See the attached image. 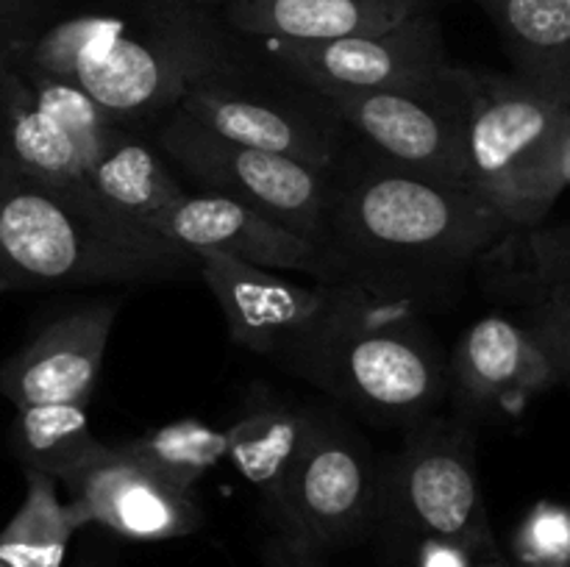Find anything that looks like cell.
Segmentation results:
<instances>
[{
	"mask_svg": "<svg viewBox=\"0 0 570 567\" xmlns=\"http://www.w3.org/2000/svg\"><path fill=\"white\" fill-rule=\"evenodd\" d=\"M245 48L248 37L195 0H6L0 11L6 59L83 89L145 137Z\"/></svg>",
	"mask_w": 570,
	"mask_h": 567,
	"instance_id": "obj_1",
	"label": "cell"
},
{
	"mask_svg": "<svg viewBox=\"0 0 570 567\" xmlns=\"http://www.w3.org/2000/svg\"><path fill=\"white\" fill-rule=\"evenodd\" d=\"M326 178L317 248L332 281L421 311L449 306L471 267L515 233L473 189L415 176L354 133Z\"/></svg>",
	"mask_w": 570,
	"mask_h": 567,
	"instance_id": "obj_2",
	"label": "cell"
},
{
	"mask_svg": "<svg viewBox=\"0 0 570 567\" xmlns=\"http://www.w3.org/2000/svg\"><path fill=\"white\" fill-rule=\"evenodd\" d=\"M273 361L387 428L438 415L451 395L449 354L423 311L348 281H321V306Z\"/></svg>",
	"mask_w": 570,
	"mask_h": 567,
	"instance_id": "obj_3",
	"label": "cell"
},
{
	"mask_svg": "<svg viewBox=\"0 0 570 567\" xmlns=\"http://www.w3.org/2000/svg\"><path fill=\"white\" fill-rule=\"evenodd\" d=\"M193 272L187 248L89 189L0 165V292L154 284Z\"/></svg>",
	"mask_w": 570,
	"mask_h": 567,
	"instance_id": "obj_4",
	"label": "cell"
},
{
	"mask_svg": "<svg viewBox=\"0 0 570 567\" xmlns=\"http://www.w3.org/2000/svg\"><path fill=\"white\" fill-rule=\"evenodd\" d=\"M570 106L518 76L468 70V178L512 231L543 226L566 192L560 145Z\"/></svg>",
	"mask_w": 570,
	"mask_h": 567,
	"instance_id": "obj_5",
	"label": "cell"
},
{
	"mask_svg": "<svg viewBox=\"0 0 570 567\" xmlns=\"http://www.w3.org/2000/svg\"><path fill=\"white\" fill-rule=\"evenodd\" d=\"M390 554L410 561L421 545L449 543L493 556L473 431L432 415L404 428V442L379 470L376 531Z\"/></svg>",
	"mask_w": 570,
	"mask_h": 567,
	"instance_id": "obj_6",
	"label": "cell"
},
{
	"mask_svg": "<svg viewBox=\"0 0 570 567\" xmlns=\"http://www.w3.org/2000/svg\"><path fill=\"white\" fill-rule=\"evenodd\" d=\"M178 109L237 145L332 170L351 131L328 98L248 48L187 89Z\"/></svg>",
	"mask_w": 570,
	"mask_h": 567,
	"instance_id": "obj_7",
	"label": "cell"
},
{
	"mask_svg": "<svg viewBox=\"0 0 570 567\" xmlns=\"http://www.w3.org/2000/svg\"><path fill=\"white\" fill-rule=\"evenodd\" d=\"M150 142L189 192L232 198L321 242L328 183L323 170L223 139L178 106L156 122Z\"/></svg>",
	"mask_w": 570,
	"mask_h": 567,
	"instance_id": "obj_8",
	"label": "cell"
},
{
	"mask_svg": "<svg viewBox=\"0 0 570 567\" xmlns=\"http://www.w3.org/2000/svg\"><path fill=\"white\" fill-rule=\"evenodd\" d=\"M379 470L365 434L340 411L315 406L276 511V534L323 556L367 539L376 531Z\"/></svg>",
	"mask_w": 570,
	"mask_h": 567,
	"instance_id": "obj_9",
	"label": "cell"
},
{
	"mask_svg": "<svg viewBox=\"0 0 570 567\" xmlns=\"http://www.w3.org/2000/svg\"><path fill=\"white\" fill-rule=\"evenodd\" d=\"M126 128L83 89L22 70L0 53V165L92 192L95 165Z\"/></svg>",
	"mask_w": 570,
	"mask_h": 567,
	"instance_id": "obj_10",
	"label": "cell"
},
{
	"mask_svg": "<svg viewBox=\"0 0 570 567\" xmlns=\"http://www.w3.org/2000/svg\"><path fill=\"white\" fill-rule=\"evenodd\" d=\"M326 98L348 131L379 156L415 176L471 189L465 67L449 64L404 87Z\"/></svg>",
	"mask_w": 570,
	"mask_h": 567,
	"instance_id": "obj_11",
	"label": "cell"
},
{
	"mask_svg": "<svg viewBox=\"0 0 570 567\" xmlns=\"http://www.w3.org/2000/svg\"><path fill=\"white\" fill-rule=\"evenodd\" d=\"M265 56L317 92H376L434 76L451 64L432 9L399 26L332 42H262Z\"/></svg>",
	"mask_w": 570,
	"mask_h": 567,
	"instance_id": "obj_12",
	"label": "cell"
},
{
	"mask_svg": "<svg viewBox=\"0 0 570 567\" xmlns=\"http://www.w3.org/2000/svg\"><path fill=\"white\" fill-rule=\"evenodd\" d=\"M59 487L87 528L134 543H167L200 531L204 511L195 493H184L117 445H106L92 461Z\"/></svg>",
	"mask_w": 570,
	"mask_h": 567,
	"instance_id": "obj_13",
	"label": "cell"
},
{
	"mask_svg": "<svg viewBox=\"0 0 570 567\" xmlns=\"http://www.w3.org/2000/svg\"><path fill=\"white\" fill-rule=\"evenodd\" d=\"M120 298L87 300L45 322L0 365V395L14 409L37 404H87L104 372Z\"/></svg>",
	"mask_w": 570,
	"mask_h": 567,
	"instance_id": "obj_14",
	"label": "cell"
},
{
	"mask_svg": "<svg viewBox=\"0 0 570 567\" xmlns=\"http://www.w3.org/2000/svg\"><path fill=\"white\" fill-rule=\"evenodd\" d=\"M154 228L193 256L215 250L262 270L304 272L312 281H332V267L312 239L223 195L187 189Z\"/></svg>",
	"mask_w": 570,
	"mask_h": 567,
	"instance_id": "obj_15",
	"label": "cell"
},
{
	"mask_svg": "<svg viewBox=\"0 0 570 567\" xmlns=\"http://www.w3.org/2000/svg\"><path fill=\"white\" fill-rule=\"evenodd\" d=\"M195 267L226 317L228 337L267 359H276L321 306V281L306 287L215 250L195 253Z\"/></svg>",
	"mask_w": 570,
	"mask_h": 567,
	"instance_id": "obj_16",
	"label": "cell"
},
{
	"mask_svg": "<svg viewBox=\"0 0 570 567\" xmlns=\"http://www.w3.org/2000/svg\"><path fill=\"white\" fill-rule=\"evenodd\" d=\"M451 389L473 409L515 411L549 389L557 372L527 326L501 315L473 322L449 354Z\"/></svg>",
	"mask_w": 570,
	"mask_h": 567,
	"instance_id": "obj_17",
	"label": "cell"
},
{
	"mask_svg": "<svg viewBox=\"0 0 570 567\" xmlns=\"http://www.w3.org/2000/svg\"><path fill=\"white\" fill-rule=\"evenodd\" d=\"M426 9V0H228L220 17L254 42H332L387 31Z\"/></svg>",
	"mask_w": 570,
	"mask_h": 567,
	"instance_id": "obj_18",
	"label": "cell"
},
{
	"mask_svg": "<svg viewBox=\"0 0 570 567\" xmlns=\"http://www.w3.org/2000/svg\"><path fill=\"white\" fill-rule=\"evenodd\" d=\"M315 406L282 398L276 389L256 384L237 420L226 428L232 465L262 495L271 515L282 506L293 467L304 450Z\"/></svg>",
	"mask_w": 570,
	"mask_h": 567,
	"instance_id": "obj_19",
	"label": "cell"
},
{
	"mask_svg": "<svg viewBox=\"0 0 570 567\" xmlns=\"http://www.w3.org/2000/svg\"><path fill=\"white\" fill-rule=\"evenodd\" d=\"M495 22L515 76L570 106V11L566 0H473Z\"/></svg>",
	"mask_w": 570,
	"mask_h": 567,
	"instance_id": "obj_20",
	"label": "cell"
},
{
	"mask_svg": "<svg viewBox=\"0 0 570 567\" xmlns=\"http://www.w3.org/2000/svg\"><path fill=\"white\" fill-rule=\"evenodd\" d=\"M89 187L100 200L150 228L187 195L150 137L134 128H126L106 148L89 176Z\"/></svg>",
	"mask_w": 570,
	"mask_h": 567,
	"instance_id": "obj_21",
	"label": "cell"
},
{
	"mask_svg": "<svg viewBox=\"0 0 570 567\" xmlns=\"http://www.w3.org/2000/svg\"><path fill=\"white\" fill-rule=\"evenodd\" d=\"M106 445L89 428L87 404L22 406L11 426V450L22 472H42L59 484L92 461Z\"/></svg>",
	"mask_w": 570,
	"mask_h": 567,
	"instance_id": "obj_22",
	"label": "cell"
},
{
	"mask_svg": "<svg viewBox=\"0 0 570 567\" xmlns=\"http://www.w3.org/2000/svg\"><path fill=\"white\" fill-rule=\"evenodd\" d=\"M83 520L59 481L42 472H26V498L0 528V561L9 567H65L70 543L83 531Z\"/></svg>",
	"mask_w": 570,
	"mask_h": 567,
	"instance_id": "obj_23",
	"label": "cell"
},
{
	"mask_svg": "<svg viewBox=\"0 0 570 567\" xmlns=\"http://www.w3.org/2000/svg\"><path fill=\"white\" fill-rule=\"evenodd\" d=\"M120 448L184 493H195V484L206 470L228 456V437L226 428H212L195 417H184L170 426L122 439Z\"/></svg>",
	"mask_w": 570,
	"mask_h": 567,
	"instance_id": "obj_24",
	"label": "cell"
},
{
	"mask_svg": "<svg viewBox=\"0 0 570 567\" xmlns=\"http://www.w3.org/2000/svg\"><path fill=\"white\" fill-rule=\"evenodd\" d=\"M512 554L521 567H570V509L540 500L512 537Z\"/></svg>",
	"mask_w": 570,
	"mask_h": 567,
	"instance_id": "obj_25",
	"label": "cell"
},
{
	"mask_svg": "<svg viewBox=\"0 0 570 567\" xmlns=\"http://www.w3.org/2000/svg\"><path fill=\"white\" fill-rule=\"evenodd\" d=\"M534 284V281H532ZM538 298L527 315V328L554 367L557 378H570V289L534 284Z\"/></svg>",
	"mask_w": 570,
	"mask_h": 567,
	"instance_id": "obj_26",
	"label": "cell"
},
{
	"mask_svg": "<svg viewBox=\"0 0 570 567\" xmlns=\"http://www.w3.org/2000/svg\"><path fill=\"white\" fill-rule=\"evenodd\" d=\"M523 239L527 265L534 284L570 289V222L529 228Z\"/></svg>",
	"mask_w": 570,
	"mask_h": 567,
	"instance_id": "obj_27",
	"label": "cell"
},
{
	"mask_svg": "<svg viewBox=\"0 0 570 567\" xmlns=\"http://www.w3.org/2000/svg\"><path fill=\"white\" fill-rule=\"evenodd\" d=\"M262 559H265V567H323V554L293 543L284 534L267 539L262 548Z\"/></svg>",
	"mask_w": 570,
	"mask_h": 567,
	"instance_id": "obj_28",
	"label": "cell"
},
{
	"mask_svg": "<svg viewBox=\"0 0 570 567\" xmlns=\"http://www.w3.org/2000/svg\"><path fill=\"white\" fill-rule=\"evenodd\" d=\"M476 556L460 545L449 543H426L412 554L406 565L412 567H473Z\"/></svg>",
	"mask_w": 570,
	"mask_h": 567,
	"instance_id": "obj_29",
	"label": "cell"
},
{
	"mask_svg": "<svg viewBox=\"0 0 570 567\" xmlns=\"http://www.w3.org/2000/svg\"><path fill=\"white\" fill-rule=\"evenodd\" d=\"M72 567H115V556L109 554V548L95 534V537H89L87 545H81Z\"/></svg>",
	"mask_w": 570,
	"mask_h": 567,
	"instance_id": "obj_30",
	"label": "cell"
},
{
	"mask_svg": "<svg viewBox=\"0 0 570 567\" xmlns=\"http://www.w3.org/2000/svg\"><path fill=\"white\" fill-rule=\"evenodd\" d=\"M560 181L566 189L570 187V117H568L566 133H562V145H560Z\"/></svg>",
	"mask_w": 570,
	"mask_h": 567,
	"instance_id": "obj_31",
	"label": "cell"
},
{
	"mask_svg": "<svg viewBox=\"0 0 570 567\" xmlns=\"http://www.w3.org/2000/svg\"><path fill=\"white\" fill-rule=\"evenodd\" d=\"M195 3H200V6H209V9H220V6H226L228 0H195Z\"/></svg>",
	"mask_w": 570,
	"mask_h": 567,
	"instance_id": "obj_32",
	"label": "cell"
},
{
	"mask_svg": "<svg viewBox=\"0 0 570 567\" xmlns=\"http://www.w3.org/2000/svg\"><path fill=\"white\" fill-rule=\"evenodd\" d=\"M479 567H507V565H501L499 559H488V561H484V565H479Z\"/></svg>",
	"mask_w": 570,
	"mask_h": 567,
	"instance_id": "obj_33",
	"label": "cell"
},
{
	"mask_svg": "<svg viewBox=\"0 0 570 567\" xmlns=\"http://www.w3.org/2000/svg\"><path fill=\"white\" fill-rule=\"evenodd\" d=\"M3 6H6V0H0V11H3Z\"/></svg>",
	"mask_w": 570,
	"mask_h": 567,
	"instance_id": "obj_34",
	"label": "cell"
},
{
	"mask_svg": "<svg viewBox=\"0 0 570 567\" xmlns=\"http://www.w3.org/2000/svg\"><path fill=\"white\" fill-rule=\"evenodd\" d=\"M0 567H9V565H6V561H0Z\"/></svg>",
	"mask_w": 570,
	"mask_h": 567,
	"instance_id": "obj_35",
	"label": "cell"
},
{
	"mask_svg": "<svg viewBox=\"0 0 570 567\" xmlns=\"http://www.w3.org/2000/svg\"><path fill=\"white\" fill-rule=\"evenodd\" d=\"M566 6H568V11H570V0H566Z\"/></svg>",
	"mask_w": 570,
	"mask_h": 567,
	"instance_id": "obj_36",
	"label": "cell"
}]
</instances>
